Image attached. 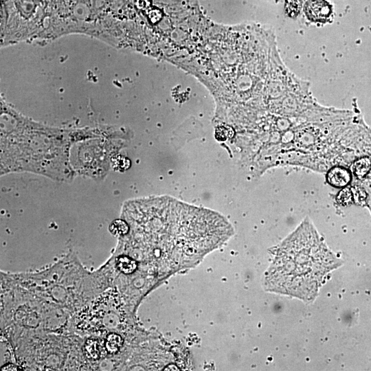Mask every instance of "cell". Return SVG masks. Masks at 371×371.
Segmentation results:
<instances>
[{
	"label": "cell",
	"instance_id": "6da1fadb",
	"mask_svg": "<svg viewBox=\"0 0 371 371\" xmlns=\"http://www.w3.org/2000/svg\"><path fill=\"white\" fill-rule=\"evenodd\" d=\"M308 221L279 247L265 277L267 290L310 301L324 278L339 265Z\"/></svg>",
	"mask_w": 371,
	"mask_h": 371
},
{
	"label": "cell",
	"instance_id": "7a4b0ae2",
	"mask_svg": "<svg viewBox=\"0 0 371 371\" xmlns=\"http://www.w3.org/2000/svg\"><path fill=\"white\" fill-rule=\"evenodd\" d=\"M1 174L31 171L58 181L73 177L69 162V138L63 133L38 128L30 135L22 133L1 135Z\"/></svg>",
	"mask_w": 371,
	"mask_h": 371
},
{
	"label": "cell",
	"instance_id": "3957f363",
	"mask_svg": "<svg viewBox=\"0 0 371 371\" xmlns=\"http://www.w3.org/2000/svg\"><path fill=\"white\" fill-rule=\"evenodd\" d=\"M125 312L117 293L111 291L97 298L82 313L80 324L89 330H109L120 328Z\"/></svg>",
	"mask_w": 371,
	"mask_h": 371
},
{
	"label": "cell",
	"instance_id": "277c9868",
	"mask_svg": "<svg viewBox=\"0 0 371 371\" xmlns=\"http://www.w3.org/2000/svg\"><path fill=\"white\" fill-rule=\"evenodd\" d=\"M308 18L313 21L324 22L331 14V7L325 0H309L305 5Z\"/></svg>",
	"mask_w": 371,
	"mask_h": 371
},
{
	"label": "cell",
	"instance_id": "5b68a950",
	"mask_svg": "<svg viewBox=\"0 0 371 371\" xmlns=\"http://www.w3.org/2000/svg\"><path fill=\"white\" fill-rule=\"evenodd\" d=\"M351 179L350 170L339 165L331 167L326 174L328 183L337 188L347 186L350 182Z\"/></svg>",
	"mask_w": 371,
	"mask_h": 371
},
{
	"label": "cell",
	"instance_id": "8992f818",
	"mask_svg": "<svg viewBox=\"0 0 371 371\" xmlns=\"http://www.w3.org/2000/svg\"><path fill=\"white\" fill-rule=\"evenodd\" d=\"M84 353L91 360H96L102 356V346L100 341L93 338L88 339L84 345Z\"/></svg>",
	"mask_w": 371,
	"mask_h": 371
},
{
	"label": "cell",
	"instance_id": "52a82bcc",
	"mask_svg": "<svg viewBox=\"0 0 371 371\" xmlns=\"http://www.w3.org/2000/svg\"><path fill=\"white\" fill-rule=\"evenodd\" d=\"M116 266L122 273L124 274H131L137 269V262L131 257L122 255L117 258Z\"/></svg>",
	"mask_w": 371,
	"mask_h": 371
},
{
	"label": "cell",
	"instance_id": "ba28073f",
	"mask_svg": "<svg viewBox=\"0 0 371 371\" xmlns=\"http://www.w3.org/2000/svg\"><path fill=\"white\" fill-rule=\"evenodd\" d=\"M123 344L122 337L115 333H109L105 340L104 346L109 354H115L117 352Z\"/></svg>",
	"mask_w": 371,
	"mask_h": 371
},
{
	"label": "cell",
	"instance_id": "9c48e42d",
	"mask_svg": "<svg viewBox=\"0 0 371 371\" xmlns=\"http://www.w3.org/2000/svg\"><path fill=\"white\" fill-rule=\"evenodd\" d=\"M109 229L114 235L124 236L128 232L129 227L126 221L118 219L111 224Z\"/></svg>",
	"mask_w": 371,
	"mask_h": 371
},
{
	"label": "cell",
	"instance_id": "30bf717a",
	"mask_svg": "<svg viewBox=\"0 0 371 371\" xmlns=\"http://www.w3.org/2000/svg\"><path fill=\"white\" fill-rule=\"evenodd\" d=\"M285 8L287 14L291 16H296L301 8L300 0H286Z\"/></svg>",
	"mask_w": 371,
	"mask_h": 371
},
{
	"label": "cell",
	"instance_id": "8fae6325",
	"mask_svg": "<svg viewBox=\"0 0 371 371\" xmlns=\"http://www.w3.org/2000/svg\"><path fill=\"white\" fill-rule=\"evenodd\" d=\"M21 368L14 363H6L1 367V370H21Z\"/></svg>",
	"mask_w": 371,
	"mask_h": 371
}]
</instances>
